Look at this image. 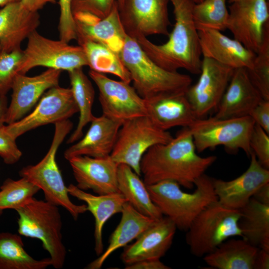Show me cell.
Here are the masks:
<instances>
[{
	"label": "cell",
	"instance_id": "26",
	"mask_svg": "<svg viewBox=\"0 0 269 269\" xmlns=\"http://www.w3.org/2000/svg\"><path fill=\"white\" fill-rule=\"evenodd\" d=\"M67 189L69 195L86 203L87 210L94 218V250L99 256L104 252L103 230L105 224L113 215L121 213L124 204L127 201L119 191L94 195L73 184L69 185Z\"/></svg>",
	"mask_w": 269,
	"mask_h": 269
},
{
	"label": "cell",
	"instance_id": "45",
	"mask_svg": "<svg viewBox=\"0 0 269 269\" xmlns=\"http://www.w3.org/2000/svg\"><path fill=\"white\" fill-rule=\"evenodd\" d=\"M269 269V251L259 249L254 263V269Z\"/></svg>",
	"mask_w": 269,
	"mask_h": 269
},
{
	"label": "cell",
	"instance_id": "10",
	"mask_svg": "<svg viewBox=\"0 0 269 269\" xmlns=\"http://www.w3.org/2000/svg\"><path fill=\"white\" fill-rule=\"evenodd\" d=\"M27 39L18 73L25 74L37 66L69 72L88 66L85 53L80 45H70L60 39H49L36 30Z\"/></svg>",
	"mask_w": 269,
	"mask_h": 269
},
{
	"label": "cell",
	"instance_id": "9",
	"mask_svg": "<svg viewBox=\"0 0 269 269\" xmlns=\"http://www.w3.org/2000/svg\"><path fill=\"white\" fill-rule=\"evenodd\" d=\"M173 137L147 116L135 117L122 124L110 156L118 164L130 166L140 176V162L145 153L152 146L167 143Z\"/></svg>",
	"mask_w": 269,
	"mask_h": 269
},
{
	"label": "cell",
	"instance_id": "36",
	"mask_svg": "<svg viewBox=\"0 0 269 269\" xmlns=\"http://www.w3.org/2000/svg\"><path fill=\"white\" fill-rule=\"evenodd\" d=\"M247 71L251 81L263 99L269 100V24L262 44L256 53L253 66Z\"/></svg>",
	"mask_w": 269,
	"mask_h": 269
},
{
	"label": "cell",
	"instance_id": "43",
	"mask_svg": "<svg viewBox=\"0 0 269 269\" xmlns=\"http://www.w3.org/2000/svg\"><path fill=\"white\" fill-rule=\"evenodd\" d=\"M126 269H170L171 268L164 264L159 259L145 260L134 264L126 265Z\"/></svg>",
	"mask_w": 269,
	"mask_h": 269
},
{
	"label": "cell",
	"instance_id": "23",
	"mask_svg": "<svg viewBox=\"0 0 269 269\" xmlns=\"http://www.w3.org/2000/svg\"><path fill=\"white\" fill-rule=\"evenodd\" d=\"M146 116L159 129L190 127L197 119L185 93L145 100Z\"/></svg>",
	"mask_w": 269,
	"mask_h": 269
},
{
	"label": "cell",
	"instance_id": "42",
	"mask_svg": "<svg viewBox=\"0 0 269 269\" xmlns=\"http://www.w3.org/2000/svg\"><path fill=\"white\" fill-rule=\"evenodd\" d=\"M249 116L269 134V100H263L252 110Z\"/></svg>",
	"mask_w": 269,
	"mask_h": 269
},
{
	"label": "cell",
	"instance_id": "38",
	"mask_svg": "<svg viewBox=\"0 0 269 269\" xmlns=\"http://www.w3.org/2000/svg\"><path fill=\"white\" fill-rule=\"evenodd\" d=\"M125 0H73V14L78 11L87 12L102 18L106 16L116 4L119 9Z\"/></svg>",
	"mask_w": 269,
	"mask_h": 269
},
{
	"label": "cell",
	"instance_id": "2",
	"mask_svg": "<svg viewBox=\"0 0 269 269\" xmlns=\"http://www.w3.org/2000/svg\"><path fill=\"white\" fill-rule=\"evenodd\" d=\"M169 0L173 7L175 24L168 40L156 44L144 36L135 39L145 54L162 68L172 72L183 69L199 74L202 56L192 15L195 3L193 0Z\"/></svg>",
	"mask_w": 269,
	"mask_h": 269
},
{
	"label": "cell",
	"instance_id": "44",
	"mask_svg": "<svg viewBox=\"0 0 269 269\" xmlns=\"http://www.w3.org/2000/svg\"><path fill=\"white\" fill-rule=\"evenodd\" d=\"M56 1L57 0H20V2L26 9L32 12H38L45 4L55 3Z\"/></svg>",
	"mask_w": 269,
	"mask_h": 269
},
{
	"label": "cell",
	"instance_id": "19",
	"mask_svg": "<svg viewBox=\"0 0 269 269\" xmlns=\"http://www.w3.org/2000/svg\"><path fill=\"white\" fill-rule=\"evenodd\" d=\"M177 228L168 218L155 220L132 244L126 246L121 259L129 265L145 260H158L170 248Z\"/></svg>",
	"mask_w": 269,
	"mask_h": 269
},
{
	"label": "cell",
	"instance_id": "28",
	"mask_svg": "<svg viewBox=\"0 0 269 269\" xmlns=\"http://www.w3.org/2000/svg\"><path fill=\"white\" fill-rule=\"evenodd\" d=\"M259 249L242 238H230L205 255L203 260L207 265L215 269H254Z\"/></svg>",
	"mask_w": 269,
	"mask_h": 269
},
{
	"label": "cell",
	"instance_id": "34",
	"mask_svg": "<svg viewBox=\"0 0 269 269\" xmlns=\"http://www.w3.org/2000/svg\"><path fill=\"white\" fill-rule=\"evenodd\" d=\"M192 15L198 31L203 29L224 30L227 29L229 17L226 0H203L195 3Z\"/></svg>",
	"mask_w": 269,
	"mask_h": 269
},
{
	"label": "cell",
	"instance_id": "5",
	"mask_svg": "<svg viewBox=\"0 0 269 269\" xmlns=\"http://www.w3.org/2000/svg\"><path fill=\"white\" fill-rule=\"evenodd\" d=\"M72 128L73 124L69 120L55 124L54 136L46 155L37 164L22 168L19 174L42 190L45 201L64 208L77 220L80 214L88 211L87 206L75 204L71 201L56 161L58 148Z\"/></svg>",
	"mask_w": 269,
	"mask_h": 269
},
{
	"label": "cell",
	"instance_id": "22",
	"mask_svg": "<svg viewBox=\"0 0 269 269\" xmlns=\"http://www.w3.org/2000/svg\"><path fill=\"white\" fill-rule=\"evenodd\" d=\"M122 125L103 114L95 117L86 134L65 151L64 157L68 160L76 156L104 157L110 155Z\"/></svg>",
	"mask_w": 269,
	"mask_h": 269
},
{
	"label": "cell",
	"instance_id": "40",
	"mask_svg": "<svg viewBox=\"0 0 269 269\" xmlns=\"http://www.w3.org/2000/svg\"><path fill=\"white\" fill-rule=\"evenodd\" d=\"M73 0H59L60 17L58 24L60 40L69 43L77 39L76 23L72 10Z\"/></svg>",
	"mask_w": 269,
	"mask_h": 269
},
{
	"label": "cell",
	"instance_id": "11",
	"mask_svg": "<svg viewBox=\"0 0 269 269\" xmlns=\"http://www.w3.org/2000/svg\"><path fill=\"white\" fill-rule=\"evenodd\" d=\"M89 75L98 89L103 115L122 124L146 116L145 100L130 83L110 79L91 70Z\"/></svg>",
	"mask_w": 269,
	"mask_h": 269
},
{
	"label": "cell",
	"instance_id": "21",
	"mask_svg": "<svg viewBox=\"0 0 269 269\" xmlns=\"http://www.w3.org/2000/svg\"><path fill=\"white\" fill-rule=\"evenodd\" d=\"M202 57L211 59L232 69H251L256 53L246 48L240 42L211 29L198 31Z\"/></svg>",
	"mask_w": 269,
	"mask_h": 269
},
{
	"label": "cell",
	"instance_id": "25",
	"mask_svg": "<svg viewBox=\"0 0 269 269\" xmlns=\"http://www.w3.org/2000/svg\"><path fill=\"white\" fill-rule=\"evenodd\" d=\"M75 23L78 42L87 40L98 42L120 54L128 35L117 4L104 18L96 16L89 21H75Z\"/></svg>",
	"mask_w": 269,
	"mask_h": 269
},
{
	"label": "cell",
	"instance_id": "52",
	"mask_svg": "<svg viewBox=\"0 0 269 269\" xmlns=\"http://www.w3.org/2000/svg\"><path fill=\"white\" fill-rule=\"evenodd\" d=\"M2 95H2L1 93H0V97L2 96Z\"/></svg>",
	"mask_w": 269,
	"mask_h": 269
},
{
	"label": "cell",
	"instance_id": "27",
	"mask_svg": "<svg viewBox=\"0 0 269 269\" xmlns=\"http://www.w3.org/2000/svg\"><path fill=\"white\" fill-rule=\"evenodd\" d=\"M121 213L120 222L110 236L107 248L97 259L89 263L86 269H101L113 252L136 239L155 220L141 214L127 202Z\"/></svg>",
	"mask_w": 269,
	"mask_h": 269
},
{
	"label": "cell",
	"instance_id": "41",
	"mask_svg": "<svg viewBox=\"0 0 269 269\" xmlns=\"http://www.w3.org/2000/svg\"><path fill=\"white\" fill-rule=\"evenodd\" d=\"M4 126L0 128V156L5 164H13L18 161L22 153L16 143V139L4 130Z\"/></svg>",
	"mask_w": 269,
	"mask_h": 269
},
{
	"label": "cell",
	"instance_id": "7",
	"mask_svg": "<svg viewBox=\"0 0 269 269\" xmlns=\"http://www.w3.org/2000/svg\"><path fill=\"white\" fill-rule=\"evenodd\" d=\"M240 217V210L227 207L218 200L207 205L186 231V241L191 254L204 257L225 240L242 237L238 224Z\"/></svg>",
	"mask_w": 269,
	"mask_h": 269
},
{
	"label": "cell",
	"instance_id": "31",
	"mask_svg": "<svg viewBox=\"0 0 269 269\" xmlns=\"http://www.w3.org/2000/svg\"><path fill=\"white\" fill-rule=\"evenodd\" d=\"M68 73L70 89L79 113L78 125L67 141L72 143L82 138L84 127L95 118L92 113L95 91L82 68L75 69Z\"/></svg>",
	"mask_w": 269,
	"mask_h": 269
},
{
	"label": "cell",
	"instance_id": "1",
	"mask_svg": "<svg viewBox=\"0 0 269 269\" xmlns=\"http://www.w3.org/2000/svg\"><path fill=\"white\" fill-rule=\"evenodd\" d=\"M196 151L190 129L184 127L169 142L152 146L143 155L140 162L143 182L148 185L172 180L192 188L217 159L214 155L201 157Z\"/></svg>",
	"mask_w": 269,
	"mask_h": 269
},
{
	"label": "cell",
	"instance_id": "49",
	"mask_svg": "<svg viewBox=\"0 0 269 269\" xmlns=\"http://www.w3.org/2000/svg\"><path fill=\"white\" fill-rule=\"evenodd\" d=\"M193 0L195 3H197L200 2L203 0Z\"/></svg>",
	"mask_w": 269,
	"mask_h": 269
},
{
	"label": "cell",
	"instance_id": "13",
	"mask_svg": "<svg viewBox=\"0 0 269 269\" xmlns=\"http://www.w3.org/2000/svg\"><path fill=\"white\" fill-rule=\"evenodd\" d=\"M78 112L71 89L57 85L48 90L30 114L14 123L4 125V129L16 139L41 126L69 120Z\"/></svg>",
	"mask_w": 269,
	"mask_h": 269
},
{
	"label": "cell",
	"instance_id": "15",
	"mask_svg": "<svg viewBox=\"0 0 269 269\" xmlns=\"http://www.w3.org/2000/svg\"><path fill=\"white\" fill-rule=\"evenodd\" d=\"M234 69L203 57L199 78L185 95L197 119L217 109L231 79Z\"/></svg>",
	"mask_w": 269,
	"mask_h": 269
},
{
	"label": "cell",
	"instance_id": "4",
	"mask_svg": "<svg viewBox=\"0 0 269 269\" xmlns=\"http://www.w3.org/2000/svg\"><path fill=\"white\" fill-rule=\"evenodd\" d=\"M196 189L187 193L172 180L146 185L153 202L162 214L171 220L177 229L187 231L198 214L209 204L218 200L213 178L203 174L195 182Z\"/></svg>",
	"mask_w": 269,
	"mask_h": 269
},
{
	"label": "cell",
	"instance_id": "35",
	"mask_svg": "<svg viewBox=\"0 0 269 269\" xmlns=\"http://www.w3.org/2000/svg\"><path fill=\"white\" fill-rule=\"evenodd\" d=\"M40 189L24 177L7 178L0 187V215L6 209L16 210L29 202Z\"/></svg>",
	"mask_w": 269,
	"mask_h": 269
},
{
	"label": "cell",
	"instance_id": "3",
	"mask_svg": "<svg viewBox=\"0 0 269 269\" xmlns=\"http://www.w3.org/2000/svg\"><path fill=\"white\" fill-rule=\"evenodd\" d=\"M119 56L130 74L134 88L144 100L184 93L191 85L189 75L160 67L145 54L134 38L128 35Z\"/></svg>",
	"mask_w": 269,
	"mask_h": 269
},
{
	"label": "cell",
	"instance_id": "12",
	"mask_svg": "<svg viewBox=\"0 0 269 269\" xmlns=\"http://www.w3.org/2000/svg\"><path fill=\"white\" fill-rule=\"evenodd\" d=\"M268 0H238L229 6L227 29L234 38L256 53L269 24Z\"/></svg>",
	"mask_w": 269,
	"mask_h": 269
},
{
	"label": "cell",
	"instance_id": "46",
	"mask_svg": "<svg viewBox=\"0 0 269 269\" xmlns=\"http://www.w3.org/2000/svg\"><path fill=\"white\" fill-rule=\"evenodd\" d=\"M253 198L262 203L269 205V183L260 187Z\"/></svg>",
	"mask_w": 269,
	"mask_h": 269
},
{
	"label": "cell",
	"instance_id": "8",
	"mask_svg": "<svg viewBox=\"0 0 269 269\" xmlns=\"http://www.w3.org/2000/svg\"><path fill=\"white\" fill-rule=\"evenodd\" d=\"M255 124L249 116L230 119L213 117L197 119L189 129L198 152L222 145L230 153L241 149L250 157V138Z\"/></svg>",
	"mask_w": 269,
	"mask_h": 269
},
{
	"label": "cell",
	"instance_id": "32",
	"mask_svg": "<svg viewBox=\"0 0 269 269\" xmlns=\"http://www.w3.org/2000/svg\"><path fill=\"white\" fill-rule=\"evenodd\" d=\"M24 247L19 234L0 233V269H45L52 266L50 257L36 260Z\"/></svg>",
	"mask_w": 269,
	"mask_h": 269
},
{
	"label": "cell",
	"instance_id": "51",
	"mask_svg": "<svg viewBox=\"0 0 269 269\" xmlns=\"http://www.w3.org/2000/svg\"><path fill=\"white\" fill-rule=\"evenodd\" d=\"M1 52V47H0V54Z\"/></svg>",
	"mask_w": 269,
	"mask_h": 269
},
{
	"label": "cell",
	"instance_id": "16",
	"mask_svg": "<svg viewBox=\"0 0 269 269\" xmlns=\"http://www.w3.org/2000/svg\"><path fill=\"white\" fill-rule=\"evenodd\" d=\"M248 169L238 177L225 181L213 178L218 201L231 209L240 210L262 186L269 183V170L263 167L252 152Z\"/></svg>",
	"mask_w": 269,
	"mask_h": 269
},
{
	"label": "cell",
	"instance_id": "47",
	"mask_svg": "<svg viewBox=\"0 0 269 269\" xmlns=\"http://www.w3.org/2000/svg\"><path fill=\"white\" fill-rule=\"evenodd\" d=\"M7 99L6 95L0 97V128L5 123V117L7 109Z\"/></svg>",
	"mask_w": 269,
	"mask_h": 269
},
{
	"label": "cell",
	"instance_id": "17",
	"mask_svg": "<svg viewBox=\"0 0 269 269\" xmlns=\"http://www.w3.org/2000/svg\"><path fill=\"white\" fill-rule=\"evenodd\" d=\"M61 71L49 68L32 77L17 73L11 87V99L7 107L5 123L10 124L22 119L45 91L58 85Z\"/></svg>",
	"mask_w": 269,
	"mask_h": 269
},
{
	"label": "cell",
	"instance_id": "24",
	"mask_svg": "<svg viewBox=\"0 0 269 269\" xmlns=\"http://www.w3.org/2000/svg\"><path fill=\"white\" fill-rule=\"evenodd\" d=\"M40 24L38 12L29 11L20 1L8 4L0 9V45L1 52L20 48L22 41Z\"/></svg>",
	"mask_w": 269,
	"mask_h": 269
},
{
	"label": "cell",
	"instance_id": "33",
	"mask_svg": "<svg viewBox=\"0 0 269 269\" xmlns=\"http://www.w3.org/2000/svg\"><path fill=\"white\" fill-rule=\"evenodd\" d=\"M78 42L84 50L91 70L111 74L123 81L131 82L130 74L118 54L98 42L87 40Z\"/></svg>",
	"mask_w": 269,
	"mask_h": 269
},
{
	"label": "cell",
	"instance_id": "6",
	"mask_svg": "<svg viewBox=\"0 0 269 269\" xmlns=\"http://www.w3.org/2000/svg\"><path fill=\"white\" fill-rule=\"evenodd\" d=\"M15 211L18 215V234L41 241L50 255L52 266L62 269L67 250L63 242L62 222L58 206L33 197Z\"/></svg>",
	"mask_w": 269,
	"mask_h": 269
},
{
	"label": "cell",
	"instance_id": "20",
	"mask_svg": "<svg viewBox=\"0 0 269 269\" xmlns=\"http://www.w3.org/2000/svg\"><path fill=\"white\" fill-rule=\"evenodd\" d=\"M263 100L251 81L247 69H234L214 117L230 119L249 116L252 110Z\"/></svg>",
	"mask_w": 269,
	"mask_h": 269
},
{
	"label": "cell",
	"instance_id": "30",
	"mask_svg": "<svg viewBox=\"0 0 269 269\" xmlns=\"http://www.w3.org/2000/svg\"><path fill=\"white\" fill-rule=\"evenodd\" d=\"M239 210L238 224L242 238L254 246L269 251V205L252 197Z\"/></svg>",
	"mask_w": 269,
	"mask_h": 269
},
{
	"label": "cell",
	"instance_id": "50",
	"mask_svg": "<svg viewBox=\"0 0 269 269\" xmlns=\"http://www.w3.org/2000/svg\"><path fill=\"white\" fill-rule=\"evenodd\" d=\"M229 0V2L231 3H232V2H234V1H236L238 0Z\"/></svg>",
	"mask_w": 269,
	"mask_h": 269
},
{
	"label": "cell",
	"instance_id": "39",
	"mask_svg": "<svg viewBox=\"0 0 269 269\" xmlns=\"http://www.w3.org/2000/svg\"><path fill=\"white\" fill-rule=\"evenodd\" d=\"M250 147L258 161L265 168H269V134L255 124L250 138Z\"/></svg>",
	"mask_w": 269,
	"mask_h": 269
},
{
	"label": "cell",
	"instance_id": "29",
	"mask_svg": "<svg viewBox=\"0 0 269 269\" xmlns=\"http://www.w3.org/2000/svg\"><path fill=\"white\" fill-rule=\"evenodd\" d=\"M118 190L127 202L141 214L154 220L163 216L152 201L146 185L139 175L126 164L118 166Z\"/></svg>",
	"mask_w": 269,
	"mask_h": 269
},
{
	"label": "cell",
	"instance_id": "37",
	"mask_svg": "<svg viewBox=\"0 0 269 269\" xmlns=\"http://www.w3.org/2000/svg\"><path fill=\"white\" fill-rule=\"evenodd\" d=\"M23 55L21 48L9 52H1L0 54V93L6 95L16 75Z\"/></svg>",
	"mask_w": 269,
	"mask_h": 269
},
{
	"label": "cell",
	"instance_id": "18",
	"mask_svg": "<svg viewBox=\"0 0 269 269\" xmlns=\"http://www.w3.org/2000/svg\"><path fill=\"white\" fill-rule=\"evenodd\" d=\"M68 161L79 189H90L98 195L118 192L119 164L110 155L104 157L76 156Z\"/></svg>",
	"mask_w": 269,
	"mask_h": 269
},
{
	"label": "cell",
	"instance_id": "48",
	"mask_svg": "<svg viewBox=\"0 0 269 269\" xmlns=\"http://www.w3.org/2000/svg\"><path fill=\"white\" fill-rule=\"evenodd\" d=\"M20 0H0V6H4L8 4L20 1Z\"/></svg>",
	"mask_w": 269,
	"mask_h": 269
},
{
	"label": "cell",
	"instance_id": "14",
	"mask_svg": "<svg viewBox=\"0 0 269 269\" xmlns=\"http://www.w3.org/2000/svg\"><path fill=\"white\" fill-rule=\"evenodd\" d=\"M169 0H125L119 9L127 35L133 38L152 35L168 36Z\"/></svg>",
	"mask_w": 269,
	"mask_h": 269
}]
</instances>
